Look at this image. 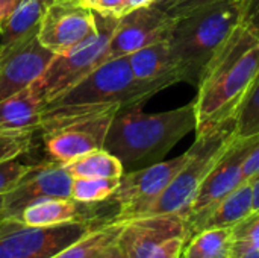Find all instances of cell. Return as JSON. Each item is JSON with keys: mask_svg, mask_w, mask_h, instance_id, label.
I'll return each instance as SVG.
<instances>
[{"mask_svg": "<svg viewBox=\"0 0 259 258\" xmlns=\"http://www.w3.org/2000/svg\"><path fill=\"white\" fill-rule=\"evenodd\" d=\"M259 78V38L238 24L206 64L193 102L196 135L232 123Z\"/></svg>", "mask_w": 259, "mask_h": 258, "instance_id": "cell-1", "label": "cell"}, {"mask_svg": "<svg viewBox=\"0 0 259 258\" xmlns=\"http://www.w3.org/2000/svg\"><path fill=\"white\" fill-rule=\"evenodd\" d=\"M191 131H196L193 102L156 114H147L141 106L118 109L103 149L120 160L126 173L164 161L165 155Z\"/></svg>", "mask_w": 259, "mask_h": 258, "instance_id": "cell-2", "label": "cell"}, {"mask_svg": "<svg viewBox=\"0 0 259 258\" xmlns=\"http://www.w3.org/2000/svg\"><path fill=\"white\" fill-rule=\"evenodd\" d=\"M238 24L240 0L217 3L176 18L167 41L182 82L197 87L206 64Z\"/></svg>", "mask_w": 259, "mask_h": 258, "instance_id": "cell-3", "label": "cell"}, {"mask_svg": "<svg viewBox=\"0 0 259 258\" xmlns=\"http://www.w3.org/2000/svg\"><path fill=\"white\" fill-rule=\"evenodd\" d=\"M118 109L117 103L44 108L38 131L49 160L65 164L102 149Z\"/></svg>", "mask_w": 259, "mask_h": 258, "instance_id": "cell-4", "label": "cell"}, {"mask_svg": "<svg viewBox=\"0 0 259 258\" xmlns=\"http://www.w3.org/2000/svg\"><path fill=\"white\" fill-rule=\"evenodd\" d=\"M164 90L159 84L134 75L127 56L106 59L79 84L49 106H79L117 103L121 109L143 106L152 96Z\"/></svg>", "mask_w": 259, "mask_h": 258, "instance_id": "cell-5", "label": "cell"}, {"mask_svg": "<svg viewBox=\"0 0 259 258\" xmlns=\"http://www.w3.org/2000/svg\"><path fill=\"white\" fill-rule=\"evenodd\" d=\"M234 138V122L211 132L196 135L193 146L187 151V160L162 195L144 216L184 214L196 196L199 187L219 163Z\"/></svg>", "mask_w": 259, "mask_h": 258, "instance_id": "cell-6", "label": "cell"}, {"mask_svg": "<svg viewBox=\"0 0 259 258\" xmlns=\"http://www.w3.org/2000/svg\"><path fill=\"white\" fill-rule=\"evenodd\" d=\"M97 32L65 53L55 55L47 70L36 81L46 100V106L53 103L70 88L88 76L97 65L106 61L109 41L120 21L118 17L100 15L96 12Z\"/></svg>", "mask_w": 259, "mask_h": 258, "instance_id": "cell-7", "label": "cell"}, {"mask_svg": "<svg viewBox=\"0 0 259 258\" xmlns=\"http://www.w3.org/2000/svg\"><path fill=\"white\" fill-rule=\"evenodd\" d=\"M103 224L74 220L53 227H27L17 219L0 220V245L14 258H53Z\"/></svg>", "mask_w": 259, "mask_h": 258, "instance_id": "cell-8", "label": "cell"}, {"mask_svg": "<svg viewBox=\"0 0 259 258\" xmlns=\"http://www.w3.org/2000/svg\"><path fill=\"white\" fill-rule=\"evenodd\" d=\"M259 140V135L250 138H237L234 135L223 157L209 172L206 179L199 187L190 207L182 214L185 219L187 240L194 234L197 225L208 216V213L231 192H234L243 181V163Z\"/></svg>", "mask_w": 259, "mask_h": 258, "instance_id": "cell-9", "label": "cell"}, {"mask_svg": "<svg viewBox=\"0 0 259 258\" xmlns=\"http://www.w3.org/2000/svg\"><path fill=\"white\" fill-rule=\"evenodd\" d=\"M185 160L187 152L173 160L159 161L156 164L123 173L117 190L106 201L117 207L111 222H123L144 216L181 170Z\"/></svg>", "mask_w": 259, "mask_h": 258, "instance_id": "cell-10", "label": "cell"}, {"mask_svg": "<svg viewBox=\"0 0 259 258\" xmlns=\"http://www.w3.org/2000/svg\"><path fill=\"white\" fill-rule=\"evenodd\" d=\"M96 32V12L82 0H53L41 20L38 41L55 55H59L83 43Z\"/></svg>", "mask_w": 259, "mask_h": 258, "instance_id": "cell-11", "label": "cell"}, {"mask_svg": "<svg viewBox=\"0 0 259 258\" xmlns=\"http://www.w3.org/2000/svg\"><path fill=\"white\" fill-rule=\"evenodd\" d=\"M71 181L65 167L55 161L30 166L12 190L5 195L3 213L6 219H18L23 210L44 199H71Z\"/></svg>", "mask_w": 259, "mask_h": 258, "instance_id": "cell-12", "label": "cell"}, {"mask_svg": "<svg viewBox=\"0 0 259 258\" xmlns=\"http://www.w3.org/2000/svg\"><path fill=\"white\" fill-rule=\"evenodd\" d=\"M176 18L155 5L137 8L123 17L109 41L106 59L127 56L140 49L168 40Z\"/></svg>", "mask_w": 259, "mask_h": 258, "instance_id": "cell-13", "label": "cell"}, {"mask_svg": "<svg viewBox=\"0 0 259 258\" xmlns=\"http://www.w3.org/2000/svg\"><path fill=\"white\" fill-rule=\"evenodd\" d=\"M53 58L55 53L46 49L38 36L0 55V100L41 79Z\"/></svg>", "mask_w": 259, "mask_h": 258, "instance_id": "cell-14", "label": "cell"}, {"mask_svg": "<svg viewBox=\"0 0 259 258\" xmlns=\"http://www.w3.org/2000/svg\"><path fill=\"white\" fill-rule=\"evenodd\" d=\"M123 222L120 246L124 258H149L165 240L185 236V219L181 214L141 216Z\"/></svg>", "mask_w": 259, "mask_h": 258, "instance_id": "cell-15", "label": "cell"}, {"mask_svg": "<svg viewBox=\"0 0 259 258\" xmlns=\"http://www.w3.org/2000/svg\"><path fill=\"white\" fill-rule=\"evenodd\" d=\"M132 71L137 78L156 82L162 88L182 82L181 71L171 56L168 41H159L127 55Z\"/></svg>", "mask_w": 259, "mask_h": 258, "instance_id": "cell-16", "label": "cell"}, {"mask_svg": "<svg viewBox=\"0 0 259 258\" xmlns=\"http://www.w3.org/2000/svg\"><path fill=\"white\" fill-rule=\"evenodd\" d=\"M46 100L36 85L0 100V129L5 131H38Z\"/></svg>", "mask_w": 259, "mask_h": 258, "instance_id": "cell-17", "label": "cell"}, {"mask_svg": "<svg viewBox=\"0 0 259 258\" xmlns=\"http://www.w3.org/2000/svg\"><path fill=\"white\" fill-rule=\"evenodd\" d=\"M47 0H17L12 12L0 27V55L38 36Z\"/></svg>", "mask_w": 259, "mask_h": 258, "instance_id": "cell-18", "label": "cell"}, {"mask_svg": "<svg viewBox=\"0 0 259 258\" xmlns=\"http://www.w3.org/2000/svg\"><path fill=\"white\" fill-rule=\"evenodd\" d=\"M123 224H103L53 258H124L120 246Z\"/></svg>", "mask_w": 259, "mask_h": 258, "instance_id": "cell-19", "label": "cell"}, {"mask_svg": "<svg viewBox=\"0 0 259 258\" xmlns=\"http://www.w3.org/2000/svg\"><path fill=\"white\" fill-rule=\"evenodd\" d=\"M252 208H253V181H244L234 192L225 196L208 213V216L197 225L194 234L202 230L232 228L241 220H244L249 214H252Z\"/></svg>", "mask_w": 259, "mask_h": 258, "instance_id": "cell-20", "label": "cell"}, {"mask_svg": "<svg viewBox=\"0 0 259 258\" xmlns=\"http://www.w3.org/2000/svg\"><path fill=\"white\" fill-rule=\"evenodd\" d=\"M82 207L83 204H77L73 199H44L26 207L17 220L27 227H53L74 220H91L82 211Z\"/></svg>", "mask_w": 259, "mask_h": 258, "instance_id": "cell-21", "label": "cell"}, {"mask_svg": "<svg viewBox=\"0 0 259 258\" xmlns=\"http://www.w3.org/2000/svg\"><path fill=\"white\" fill-rule=\"evenodd\" d=\"M232 245L234 227L202 230L185 242L181 258H231Z\"/></svg>", "mask_w": 259, "mask_h": 258, "instance_id": "cell-22", "label": "cell"}, {"mask_svg": "<svg viewBox=\"0 0 259 258\" xmlns=\"http://www.w3.org/2000/svg\"><path fill=\"white\" fill-rule=\"evenodd\" d=\"M62 166L71 178H121L124 173L120 160L103 148L91 151Z\"/></svg>", "mask_w": 259, "mask_h": 258, "instance_id": "cell-23", "label": "cell"}, {"mask_svg": "<svg viewBox=\"0 0 259 258\" xmlns=\"http://www.w3.org/2000/svg\"><path fill=\"white\" fill-rule=\"evenodd\" d=\"M120 184V178H73L71 199L83 205L108 201Z\"/></svg>", "mask_w": 259, "mask_h": 258, "instance_id": "cell-24", "label": "cell"}, {"mask_svg": "<svg viewBox=\"0 0 259 258\" xmlns=\"http://www.w3.org/2000/svg\"><path fill=\"white\" fill-rule=\"evenodd\" d=\"M234 135L237 138L259 135V78L235 114Z\"/></svg>", "mask_w": 259, "mask_h": 258, "instance_id": "cell-25", "label": "cell"}, {"mask_svg": "<svg viewBox=\"0 0 259 258\" xmlns=\"http://www.w3.org/2000/svg\"><path fill=\"white\" fill-rule=\"evenodd\" d=\"M259 246V211L249 214L234 227V245L231 258Z\"/></svg>", "mask_w": 259, "mask_h": 258, "instance_id": "cell-26", "label": "cell"}, {"mask_svg": "<svg viewBox=\"0 0 259 258\" xmlns=\"http://www.w3.org/2000/svg\"><path fill=\"white\" fill-rule=\"evenodd\" d=\"M36 131H5L0 129V163L26 154Z\"/></svg>", "mask_w": 259, "mask_h": 258, "instance_id": "cell-27", "label": "cell"}, {"mask_svg": "<svg viewBox=\"0 0 259 258\" xmlns=\"http://www.w3.org/2000/svg\"><path fill=\"white\" fill-rule=\"evenodd\" d=\"M223 2H238V0H155L153 5L167 12L173 18L185 17L194 11L223 3Z\"/></svg>", "mask_w": 259, "mask_h": 258, "instance_id": "cell-28", "label": "cell"}, {"mask_svg": "<svg viewBox=\"0 0 259 258\" xmlns=\"http://www.w3.org/2000/svg\"><path fill=\"white\" fill-rule=\"evenodd\" d=\"M29 167L30 166L20 163L18 158L0 163V195H6L9 190H12L21 176L29 170Z\"/></svg>", "mask_w": 259, "mask_h": 258, "instance_id": "cell-29", "label": "cell"}, {"mask_svg": "<svg viewBox=\"0 0 259 258\" xmlns=\"http://www.w3.org/2000/svg\"><path fill=\"white\" fill-rule=\"evenodd\" d=\"M90 9L100 15H112V17H123L126 14V3L127 0H82Z\"/></svg>", "mask_w": 259, "mask_h": 258, "instance_id": "cell-30", "label": "cell"}, {"mask_svg": "<svg viewBox=\"0 0 259 258\" xmlns=\"http://www.w3.org/2000/svg\"><path fill=\"white\" fill-rule=\"evenodd\" d=\"M241 24L259 38V0H240Z\"/></svg>", "mask_w": 259, "mask_h": 258, "instance_id": "cell-31", "label": "cell"}, {"mask_svg": "<svg viewBox=\"0 0 259 258\" xmlns=\"http://www.w3.org/2000/svg\"><path fill=\"white\" fill-rule=\"evenodd\" d=\"M187 239L185 236H176L171 237L168 240H165L164 243H161L149 258H181L184 245H185Z\"/></svg>", "mask_w": 259, "mask_h": 258, "instance_id": "cell-32", "label": "cell"}, {"mask_svg": "<svg viewBox=\"0 0 259 258\" xmlns=\"http://www.w3.org/2000/svg\"><path fill=\"white\" fill-rule=\"evenodd\" d=\"M259 175V140L243 163V181H253Z\"/></svg>", "mask_w": 259, "mask_h": 258, "instance_id": "cell-33", "label": "cell"}, {"mask_svg": "<svg viewBox=\"0 0 259 258\" xmlns=\"http://www.w3.org/2000/svg\"><path fill=\"white\" fill-rule=\"evenodd\" d=\"M15 3H17V0H0V27L5 24L6 18L12 12Z\"/></svg>", "mask_w": 259, "mask_h": 258, "instance_id": "cell-34", "label": "cell"}, {"mask_svg": "<svg viewBox=\"0 0 259 258\" xmlns=\"http://www.w3.org/2000/svg\"><path fill=\"white\" fill-rule=\"evenodd\" d=\"M155 0H127L126 3V14L137 9V8H143V6H149V5H153Z\"/></svg>", "mask_w": 259, "mask_h": 258, "instance_id": "cell-35", "label": "cell"}, {"mask_svg": "<svg viewBox=\"0 0 259 258\" xmlns=\"http://www.w3.org/2000/svg\"><path fill=\"white\" fill-rule=\"evenodd\" d=\"M259 211V175L253 179V208L252 213Z\"/></svg>", "mask_w": 259, "mask_h": 258, "instance_id": "cell-36", "label": "cell"}, {"mask_svg": "<svg viewBox=\"0 0 259 258\" xmlns=\"http://www.w3.org/2000/svg\"><path fill=\"white\" fill-rule=\"evenodd\" d=\"M234 258H259V246L258 248H252V249H247L241 254H238L237 257Z\"/></svg>", "mask_w": 259, "mask_h": 258, "instance_id": "cell-37", "label": "cell"}, {"mask_svg": "<svg viewBox=\"0 0 259 258\" xmlns=\"http://www.w3.org/2000/svg\"><path fill=\"white\" fill-rule=\"evenodd\" d=\"M0 258H14V257H12V255H11V254H9V252H8L5 248L0 245Z\"/></svg>", "mask_w": 259, "mask_h": 258, "instance_id": "cell-38", "label": "cell"}, {"mask_svg": "<svg viewBox=\"0 0 259 258\" xmlns=\"http://www.w3.org/2000/svg\"><path fill=\"white\" fill-rule=\"evenodd\" d=\"M3 202H5V195H0V217H3L2 216V213H3Z\"/></svg>", "mask_w": 259, "mask_h": 258, "instance_id": "cell-39", "label": "cell"}, {"mask_svg": "<svg viewBox=\"0 0 259 258\" xmlns=\"http://www.w3.org/2000/svg\"><path fill=\"white\" fill-rule=\"evenodd\" d=\"M47 2H49V3H50V2H53V0H47Z\"/></svg>", "mask_w": 259, "mask_h": 258, "instance_id": "cell-40", "label": "cell"}, {"mask_svg": "<svg viewBox=\"0 0 259 258\" xmlns=\"http://www.w3.org/2000/svg\"><path fill=\"white\" fill-rule=\"evenodd\" d=\"M2 219H3V217H0V220H2Z\"/></svg>", "mask_w": 259, "mask_h": 258, "instance_id": "cell-41", "label": "cell"}]
</instances>
